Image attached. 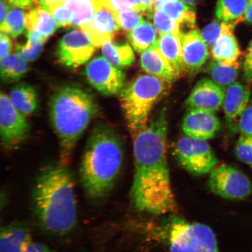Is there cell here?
Returning <instances> with one entry per match:
<instances>
[{
  "label": "cell",
  "mask_w": 252,
  "mask_h": 252,
  "mask_svg": "<svg viewBox=\"0 0 252 252\" xmlns=\"http://www.w3.org/2000/svg\"><path fill=\"white\" fill-rule=\"evenodd\" d=\"M100 4L97 0H66L65 5L72 14L71 27L81 28L90 23Z\"/></svg>",
  "instance_id": "484cf974"
},
{
  "label": "cell",
  "mask_w": 252,
  "mask_h": 252,
  "mask_svg": "<svg viewBox=\"0 0 252 252\" xmlns=\"http://www.w3.org/2000/svg\"><path fill=\"white\" fill-rule=\"evenodd\" d=\"M27 40L24 44H17L16 51L28 62H33L38 58L46 41L39 34L27 31Z\"/></svg>",
  "instance_id": "f1b7e54d"
},
{
  "label": "cell",
  "mask_w": 252,
  "mask_h": 252,
  "mask_svg": "<svg viewBox=\"0 0 252 252\" xmlns=\"http://www.w3.org/2000/svg\"><path fill=\"white\" fill-rule=\"evenodd\" d=\"M54 18L59 27L64 28L71 27L72 14L64 2L59 3L47 9Z\"/></svg>",
  "instance_id": "d590c367"
},
{
  "label": "cell",
  "mask_w": 252,
  "mask_h": 252,
  "mask_svg": "<svg viewBox=\"0 0 252 252\" xmlns=\"http://www.w3.org/2000/svg\"><path fill=\"white\" fill-rule=\"evenodd\" d=\"M241 63L235 64H223L214 59L208 63L204 68L212 80L223 89L234 83L240 73Z\"/></svg>",
  "instance_id": "cb8c5ba5"
},
{
  "label": "cell",
  "mask_w": 252,
  "mask_h": 252,
  "mask_svg": "<svg viewBox=\"0 0 252 252\" xmlns=\"http://www.w3.org/2000/svg\"><path fill=\"white\" fill-rule=\"evenodd\" d=\"M96 47L86 32L81 29L71 31L59 41L57 61L65 67L77 68L90 61Z\"/></svg>",
  "instance_id": "30bf717a"
},
{
  "label": "cell",
  "mask_w": 252,
  "mask_h": 252,
  "mask_svg": "<svg viewBox=\"0 0 252 252\" xmlns=\"http://www.w3.org/2000/svg\"><path fill=\"white\" fill-rule=\"evenodd\" d=\"M100 2L115 12L131 9L124 0H100Z\"/></svg>",
  "instance_id": "ab89813d"
},
{
  "label": "cell",
  "mask_w": 252,
  "mask_h": 252,
  "mask_svg": "<svg viewBox=\"0 0 252 252\" xmlns=\"http://www.w3.org/2000/svg\"><path fill=\"white\" fill-rule=\"evenodd\" d=\"M238 128L241 135H252V100L239 118Z\"/></svg>",
  "instance_id": "8d00e7d4"
},
{
  "label": "cell",
  "mask_w": 252,
  "mask_h": 252,
  "mask_svg": "<svg viewBox=\"0 0 252 252\" xmlns=\"http://www.w3.org/2000/svg\"><path fill=\"white\" fill-rule=\"evenodd\" d=\"M171 84L147 74L126 85L119 99L131 134L147 125L154 106L168 94Z\"/></svg>",
  "instance_id": "8992f818"
},
{
  "label": "cell",
  "mask_w": 252,
  "mask_h": 252,
  "mask_svg": "<svg viewBox=\"0 0 252 252\" xmlns=\"http://www.w3.org/2000/svg\"><path fill=\"white\" fill-rule=\"evenodd\" d=\"M97 112L92 94L78 87L56 91L49 104V116L59 141V162L68 166L75 146Z\"/></svg>",
  "instance_id": "277c9868"
},
{
  "label": "cell",
  "mask_w": 252,
  "mask_h": 252,
  "mask_svg": "<svg viewBox=\"0 0 252 252\" xmlns=\"http://www.w3.org/2000/svg\"><path fill=\"white\" fill-rule=\"evenodd\" d=\"M9 97L15 108L26 116L33 114L38 106V94L35 88L29 84L17 85L12 88Z\"/></svg>",
  "instance_id": "603a6c76"
},
{
  "label": "cell",
  "mask_w": 252,
  "mask_h": 252,
  "mask_svg": "<svg viewBox=\"0 0 252 252\" xmlns=\"http://www.w3.org/2000/svg\"><path fill=\"white\" fill-rule=\"evenodd\" d=\"M168 0H154V5H155V9L157 8H159L164 4Z\"/></svg>",
  "instance_id": "c3c4849f"
},
{
  "label": "cell",
  "mask_w": 252,
  "mask_h": 252,
  "mask_svg": "<svg viewBox=\"0 0 252 252\" xmlns=\"http://www.w3.org/2000/svg\"><path fill=\"white\" fill-rule=\"evenodd\" d=\"M85 73L91 86L106 96L119 94L126 85L124 72L103 56L91 60L86 66Z\"/></svg>",
  "instance_id": "8fae6325"
},
{
  "label": "cell",
  "mask_w": 252,
  "mask_h": 252,
  "mask_svg": "<svg viewBox=\"0 0 252 252\" xmlns=\"http://www.w3.org/2000/svg\"><path fill=\"white\" fill-rule=\"evenodd\" d=\"M159 8L176 21V23L184 20L194 11L190 6L186 4L181 0H168Z\"/></svg>",
  "instance_id": "d6a6232c"
},
{
  "label": "cell",
  "mask_w": 252,
  "mask_h": 252,
  "mask_svg": "<svg viewBox=\"0 0 252 252\" xmlns=\"http://www.w3.org/2000/svg\"><path fill=\"white\" fill-rule=\"evenodd\" d=\"M153 21L154 27L159 35L172 33L179 36L178 24L169 17L161 8L155 9L153 15Z\"/></svg>",
  "instance_id": "1f68e13d"
},
{
  "label": "cell",
  "mask_w": 252,
  "mask_h": 252,
  "mask_svg": "<svg viewBox=\"0 0 252 252\" xmlns=\"http://www.w3.org/2000/svg\"><path fill=\"white\" fill-rule=\"evenodd\" d=\"M251 90L250 86L242 85L238 82L230 85L225 90L223 102L225 118L229 127H236V122L250 102Z\"/></svg>",
  "instance_id": "2e32d148"
},
{
  "label": "cell",
  "mask_w": 252,
  "mask_h": 252,
  "mask_svg": "<svg viewBox=\"0 0 252 252\" xmlns=\"http://www.w3.org/2000/svg\"><path fill=\"white\" fill-rule=\"evenodd\" d=\"M157 33L154 25L144 21L140 26L127 33V37L135 51L141 54L156 43L158 39Z\"/></svg>",
  "instance_id": "4316f807"
},
{
  "label": "cell",
  "mask_w": 252,
  "mask_h": 252,
  "mask_svg": "<svg viewBox=\"0 0 252 252\" xmlns=\"http://www.w3.org/2000/svg\"><path fill=\"white\" fill-rule=\"evenodd\" d=\"M208 187L219 197L232 200H243L252 193L250 179L235 167L226 163L210 173Z\"/></svg>",
  "instance_id": "ba28073f"
},
{
  "label": "cell",
  "mask_w": 252,
  "mask_h": 252,
  "mask_svg": "<svg viewBox=\"0 0 252 252\" xmlns=\"http://www.w3.org/2000/svg\"><path fill=\"white\" fill-rule=\"evenodd\" d=\"M124 150L121 135L111 126L99 125L91 132L79 172L88 199L101 200L111 192L121 174Z\"/></svg>",
  "instance_id": "3957f363"
},
{
  "label": "cell",
  "mask_w": 252,
  "mask_h": 252,
  "mask_svg": "<svg viewBox=\"0 0 252 252\" xmlns=\"http://www.w3.org/2000/svg\"><path fill=\"white\" fill-rule=\"evenodd\" d=\"M236 25L228 23L223 33L211 47L212 58L223 64H235L239 62L242 52L234 34Z\"/></svg>",
  "instance_id": "d6986e66"
},
{
  "label": "cell",
  "mask_w": 252,
  "mask_h": 252,
  "mask_svg": "<svg viewBox=\"0 0 252 252\" xmlns=\"http://www.w3.org/2000/svg\"><path fill=\"white\" fill-rule=\"evenodd\" d=\"M29 228L14 221L2 226L0 231V252H25L32 244Z\"/></svg>",
  "instance_id": "ac0fdd59"
},
{
  "label": "cell",
  "mask_w": 252,
  "mask_h": 252,
  "mask_svg": "<svg viewBox=\"0 0 252 252\" xmlns=\"http://www.w3.org/2000/svg\"><path fill=\"white\" fill-rule=\"evenodd\" d=\"M25 18L26 14L21 9H9L7 17L1 24V32L7 33L13 38L20 36L24 32L25 28H27Z\"/></svg>",
  "instance_id": "f546056e"
},
{
  "label": "cell",
  "mask_w": 252,
  "mask_h": 252,
  "mask_svg": "<svg viewBox=\"0 0 252 252\" xmlns=\"http://www.w3.org/2000/svg\"><path fill=\"white\" fill-rule=\"evenodd\" d=\"M140 65L147 74L167 83L172 84L179 78L174 68L158 48L156 42L141 53Z\"/></svg>",
  "instance_id": "e0dca14e"
},
{
  "label": "cell",
  "mask_w": 252,
  "mask_h": 252,
  "mask_svg": "<svg viewBox=\"0 0 252 252\" xmlns=\"http://www.w3.org/2000/svg\"><path fill=\"white\" fill-rule=\"evenodd\" d=\"M156 44L158 48L174 68L179 78L188 74L183 61L180 36L172 33L161 34L157 40Z\"/></svg>",
  "instance_id": "ffe728a7"
},
{
  "label": "cell",
  "mask_w": 252,
  "mask_h": 252,
  "mask_svg": "<svg viewBox=\"0 0 252 252\" xmlns=\"http://www.w3.org/2000/svg\"><path fill=\"white\" fill-rule=\"evenodd\" d=\"M27 31L36 33L46 42L59 28L54 18L42 6L32 8L25 18Z\"/></svg>",
  "instance_id": "44dd1931"
},
{
  "label": "cell",
  "mask_w": 252,
  "mask_h": 252,
  "mask_svg": "<svg viewBox=\"0 0 252 252\" xmlns=\"http://www.w3.org/2000/svg\"><path fill=\"white\" fill-rule=\"evenodd\" d=\"M236 157L246 164L252 165V135H241L235 148Z\"/></svg>",
  "instance_id": "836d02e7"
},
{
  "label": "cell",
  "mask_w": 252,
  "mask_h": 252,
  "mask_svg": "<svg viewBox=\"0 0 252 252\" xmlns=\"http://www.w3.org/2000/svg\"><path fill=\"white\" fill-rule=\"evenodd\" d=\"M12 43L10 37L7 33L1 32L0 35V58L8 55L11 53Z\"/></svg>",
  "instance_id": "f35d334b"
},
{
  "label": "cell",
  "mask_w": 252,
  "mask_h": 252,
  "mask_svg": "<svg viewBox=\"0 0 252 252\" xmlns=\"http://www.w3.org/2000/svg\"><path fill=\"white\" fill-rule=\"evenodd\" d=\"M124 1L130 6L131 9L141 12L140 0H124Z\"/></svg>",
  "instance_id": "7dc6e473"
},
{
  "label": "cell",
  "mask_w": 252,
  "mask_h": 252,
  "mask_svg": "<svg viewBox=\"0 0 252 252\" xmlns=\"http://www.w3.org/2000/svg\"><path fill=\"white\" fill-rule=\"evenodd\" d=\"M14 7L21 9H32L39 6L38 0H6Z\"/></svg>",
  "instance_id": "60d3db41"
},
{
  "label": "cell",
  "mask_w": 252,
  "mask_h": 252,
  "mask_svg": "<svg viewBox=\"0 0 252 252\" xmlns=\"http://www.w3.org/2000/svg\"><path fill=\"white\" fill-rule=\"evenodd\" d=\"M28 62L18 53H10L1 58L0 73L4 83H15L23 78L29 70Z\"/></svg>",
  "instance_id": "d4e9b609"
},
{
  "label": "cell",
  "mask_w": 252,
  "mask_h": 252,
  "mask_svg": "<svg viewBox=\"0 0 252 252\" xmlns=\"http://www.w3.org/2000/svg\"><path fill=\"white\" fill-rule=\"evenodd\" d=\"M181 1L185 3L186 4L191 6L195 4L197 0H181Z\"/></svg>",
  "instance_id": "681fc988"
},
{
  "label": "cell",
  "mask_w": 252,
  "mask_h": 252,
  "mask_svg": "<svg viewBox=\"0 0 252 252\" xmlns=\"http://www.w3.org/2000/svg\"><path fill=\"white\" fill-rule=\"evenodd\" d=\"M115 12L101 4L90 23L80 28L97 47L119 36L121 28L116 20Z\"/></svg>",
  "instance_id": "4fadbf2b"
},
{
  "label": "cell",
  "mask_w": 252,
  "mask_h": 252,
  "mask_svg": "<svg viewBox=\"0 0 252 252\" xmlns=\"http://www.w3.org/2000/svg\"><path fill=\"white\" fill-rule=\"evenodd\" d=\"M141 10L143 15H146L151 18L155 11L154 0H140Z\"/></svg>",
  "instance_id": "b9f144b4"
},
{
  "label": "cell",
  "mask_w": 252,
  "mask_h": 252,
  "mask_svg": "<svg viewBox=\"0 0 252 252\" xmlns=\"http://www.w3.org/2000/svg\"><path fill=\"white\" fill-rule=\"evenodd\" d=\"M143 14L134 9H126L115 12L116 20L121 29L127 33L143 23Z\"/></svg>",
  "instance_id": "4dcf8cb0"
},
{
  "label": "cell",
  "mask_w": 252,
  "mask_h": 252,
  "mask_svg": "<svg viewBox=\"0 0 252 252\" xmlns=\"http://www.w3.org/2000/svg\"><path fill=\"white\" fill-rule=\"evenodd\" d=\"M25 252H59L52 250L47 245L38 242H32L28 250Z\"/></svg>",
  "instance_id": "7bdbcfd3"
},
{
  "label": "cell",
  "mask_w": 252,
  "mask_h": 252,
  "mask_svg": "<svg viewBox=\"0 0 252 252\" xmlns=\"http://www.w3.org/2000/svg\"><path fill=\"white\" fill-rule=\"evenodd\" d=\"M32 201L40 228L48 234L64 235L77 222V204L74 176L61 163L42 167L33 188Z\"/></svg>",
  "instance_id": "7a4b0ae2"
},
{
  "label": "cell",
  "mask_w": 252,
  "mask_h": 252,
  "mask_svg": "<svg viewBox=\"0 0 252 252\" xmlns=\"http://www.w3.org/2000/svg\"><path fill=\"white\" fill-rule=\"evenodd\" d=\"M244 21L248 24H252V0H247Z\"/></svg>",
  "instance_id": "ee69618b"
},
{
  "label": "cell",
  "mask_w": 252,
  "mask_h": 252,
  "mask_svg": "<svg viewBox=\"0 0 252 252\" xmlns=\"http://www.w3.org/2000/svg\"><path fill=\"white\" fill-rule=\"evenodd\" d=\"M23 113L12 105L7 94H0V135L1 146L13 150L29 136L30 125Z\"/></svg>",
  "instance_id": "9c48e42d"
},
{
  "label": "cell",
  "mask_w": 252,
  "mask_h": 252,
  "mask_svg": "<svg viewBox=\"0 0 252 252\" xmlns=\"http://www.w3.org/2000/svg\"><path fill=\"white\" fill-rule=\"evenodd\" d=\"M224 96V89L211 79L204 78L195 85L186 100V108L216 113L222 106Z\"/></svg>",
  "instance_id": "5bb4252c"
},
{
  "label": "cell",
  "mask_w": 252,
  "mask_h": 252,
  "mask_svg": "<svg viewBox=\"0 0 252 252\" xmlns=\"http://www.w3.org/2000/svg\"><path fill=\"white\" fill-rule=\"evenodd\" d=\"M66 0H38L39 5L46 9L59 3L64 2Z\"/></svg>",
  "instance_id": "f6af8a7d"
},
{
  "label": "cell",
  "mask_w": 252,
  "mask_h": 252,
  "mask_svg": "<svg viewBox=\"0 0 252 252\" xmlns=\"http://www.w3.org/2000/svg\"><path fill=\"white\" fill-rule=\"evenodd\" d=\"M148 235L162 243L169 252H220L216 236L209 226L168 214L148 227Z\"/></svg>",
  "instance_id": "5b68a950"
},
{
  "label": "cell",
  "mask_w": 252,
  "mask_h": 252,
  "mask_svg": "<svg viewBox=\"0 0 252 252\" xmlns=\"http://www.w3.org/2000/svg\"><path fill=\"white\" fill-rule=\"evenodd\" d=\"M183 61L187 73L196 75L209 58V46L205 42L200 31L196 28L181 36Z\"/></svg>",
  "instance_id": "9a60e30c"
},
{
  "label": "cell",
  "mask_w": 252,
  "mask_h": 252,
  "mask_svg": "<svg viewBox=\"0 0 252 252\" xmlns=\"http://www.w3.org/2000/svg\"><path fill=\"white\" fill-rule=\"evenodd\" d=\"M9 11V5L6 0H1V14H0V20L1 24L4 21Z\"/></svg>",
  "instance_id": "bcb514c9"
},
{
  "label": "cell",
  "mask_w": 252,
  "mask_h": 252,
  "mask_svg": "<svg viewBox=\"0 0 252 252\" xmlns=\"http://www.w3.org/2000/svg\"><path fill=\"white\" fill-rule=\"evenodd\" d=\"M228 23L220 21H214L201 31V35L208 46L212 47L213 44L221 36L225 30Z\"/></svg>",
  "instance_id": "e575fe53"
},
{
  "label": "cell",
  "mask_w": 252,
  "mask_h": 252,
  "mask_svg": "<svg viewBox=\"0 0 252 252\" xmlns=\"http://www.w3.org/2000/svg\"><path fill=\"white\" fill-rule=\"evenodd\" d=\"M247 0H219L216 17L220 21L235 25L244 20Z\"/></svg>",
  "instance_id": "83f0119b"
},
{
  "label": "cell",
  "mask_w": 252,
  "mask_h": 252,
  "mask_svg": "<svg viewBox=\"0 0 252 252\" xmlns=\"http://www.w3.org/2000/svg\"><path fill=\"white\" fill-rule=\"evenodd\" d=\"M168 125L166 109L132 134L134 175L130 196L135 209L153 215L177 212L167 159Z\"/></svg>",
  "instance_id": "6da1fadb"
},
{
  "label": "cell",
  "mask_w": 252,
  "mask_h": 252,
  "mask_svg": "<svg viewBox=\"0 0 252 252\" xmlns=\"http://www.w3.org/2000/svg\"><path fill=\"white\" fill-rule=\"evenodd\" d=\"M243 80L248 86L252 84V40L246 51L243 63Z\"/></svg>",
  "instance_id": "74e56055"
},
{
  "label": "cell",
  "mask_w": 252,
  "mask_h": 252,
  "mask_svg": "<svg viewBox=\"0 0 252 252\" xmlns=\"http://www.w3.org/2000/svg\"><path fill=\"white\" fill-rule=\"evenodd\" d=\"M116 39L103 44L102 56L116 67L121 69L130 67L135 62L133 49L128 42Z\"/></svg>",
  "instance_id": "7402d4cb"
},
{
  "label": "cell",
  "mask_w": 252,
  "mask_h": 252,
  "mask_svg": "<svg viewBox=\"0 0 252 252\" xmlns=\"http://www.w3.org/2000/svg\"><path fill=\"white\" fill-rule=\"evenodd\" d=\"M182 128L186 135L198 140L212 139L221 128L215 113L200 109H191L183 119Z\"/></svg>",
  "instance_id": "7c38bea8"
},
{
  "label": "cell",
  "mask_w": 252,
  "mask_h": 252,
  "mask_svg": "<svg viewBox=\"0 0 252 252\" xmlns=\"http://www.w3.org/2000/svg\"><path fill=\"white\" fill-rule=\"evenodd\" d=\"M173 154L183 169L195 176L209 174L218 166L219 159L206 141L187 135L175 142Z\"/></svg>",
  "instance_id": "52a82bcc"
},
{
  "label": "cell",
  "mask_w": 252,
  "mask_h": 252,
  "mask_svg": "<svg viewBox=\"0 0 252 252\" xmlns=\"http://www.w3.org/2000/svg\"><path fill=\"white\" fill-rule=\"evenodd\" d=\"M251 168H252V166H251Z\"/></svg>",
  "instance_id": "f907efd6"
}]
</instances>
